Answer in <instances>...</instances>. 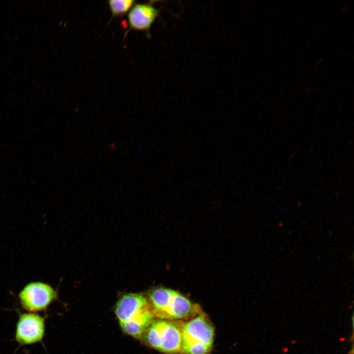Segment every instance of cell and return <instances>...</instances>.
<instances>
[{
	"instance_id": "6da1fadb",
	"label": "cell",
	"mask_w": 354,
	"mask_h": 354,
	"mask_svg": "<svg viewBox=\"0 0 354 354\" xmlns=\"http://www.w3.org/2000/svg\"><path fill=\"white\" fill-rule=\"evenodd\" d=\"M148 296L153 316L160 319L187 320L201 312L200 307L185 296L168 288H155Z\"/></svg>"
},
{
	"instance_id": "7a4b0ae2",
	"label": "cell",
	"mask_w": 354,
	"mask_h": 354,
	"mask_svg": "<svg viewBox=\"0 0 354 354\" xmlns=\"http://www.w3.org/2000/svg\"><path fill=\"white\" fill-rule=\"evenodd\" d=\"M182 354H208L214 339V329L203 312L182 323Z\"/></svg>"
},
{
	"instance_id": "3957f363",
	"label": "cell",
	"mask_w": 354,
	"mask_h": 354,
	"mask_svg": "<svg viewBox=\"0 0 354 354\" xmlns=\"http://www.w3.org/2000/svg\"><path fill=\"white\" fill-rule=\"evenodd\" d=\"M144 339L150 347L167 354H182V323L160 319L145 331Z\"/></svg>"
},
{
	"instance_id": "277c9868",
	"label": "cell",
	"mask_w": 354,
	"mask_h": 354,
	"mask_svg": "<svg viewBox=\"0 0 354 354\" xmlns=\"http://www.w3.org/2000/svg\"><path fill=\"white\" fill-rule=\"evenodd\" d=\"M20 304L30 312L45 310L57 297V293L49 284L41 281L27 284L18 295Z\"/></svg>"
},
{
	"instance_id": "5b68a950",
	"label": "cell",
	"mask_w": 354,
	"mask_h": 354,
	"mask_svg": "<svg viewBox=\"0 0 354 354\" xmlns=\"http://www.w3.org/2000/svg\"><path fill=\"white\" fill-rule=\"evenodd\" d=\"M45 332L43 317L35 313H26L20 315L17 322L15 339L21 345L41 342Z\"/></svg>"
},
{
	"instance_id": "8992f818",
	"label": "cell",
	"mask_w": 354,
	"mask_h": 354,
	"mask_svg": "<svg viewBox=\"0 0 354 354\" xmlns=\"http://www.w3.org/2000/svg\"><path fill=\"white\" fill-rule=\"evenodd\" d=\"M154 1L135 3L127 14L128 29L124 36L131 30L144 31L149 37L150 29L160 14V9L155 7Z\"/></svg>"
},
{
	"instance_id": "52a82bcc",
	"label": "cell",
	"mask_w": 354,
	"mask_h": 354,
	"mask_svg": "<svg viewBox=\"0 0 354 354\" xmlns=\"http://www.w3.org/2000/svg\"><path fill=\"white\" fill-rule=\"evenodd\" d=\"M149 306L150 304L143 295L128 294L122 296L118 301L115 313L121 324Z\"/></svg>"
},
{
	"instance_id": "ba28073f",
	"label": "cell",
	"mask_w": 354,
	"mask_h": 354,
	"mask_svg": "<svg viewBox=\"0 0 354 354\" xmlns=\"http://www.w3.org/2000/svg\"><path fill=\"white\" fill-rule=\"evenodd\" d=\"M153 317L151 307H149L120 325L125 333L139 338L152 323Z\"/></svg>"
},
{
	"instance_id": "9c48e42d",
	"label": "cell",
	"mask_w": 354,
	"mask_h": 354,
	"mask_svg": "<svg viewBox=\"0 0 354 354\" xmlns=\"http://www.w3.org/2000/svg\"><path fill=\"white\" fill-rule=\"evenodd\" d=\"M135 0H112L108 1L112 18L121 17L128 13L134 4Z\"/></svg>"
}]
</instances>
